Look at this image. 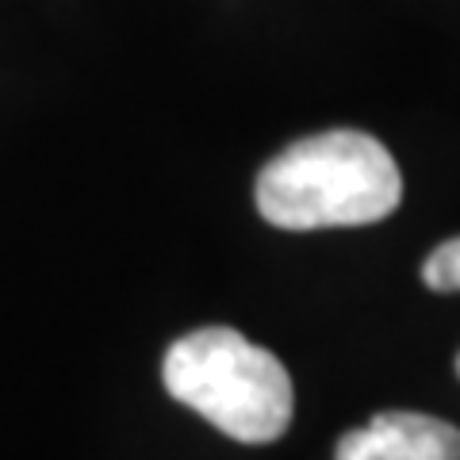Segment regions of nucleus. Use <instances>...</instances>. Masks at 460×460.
Returning a JSON list of instances; mask_svg holds the SVG:
<instances>
[{
	"label": "nucleus",
	"mask_w": 460,
	"mask_h": 460,
	"mask_svg": "<svg viewBox=\"0 0 460 460\" xmlns=\"http://www.w3.org/2000/svg\"><path fill=\"white\" fill-rule=\"evenodd\" d=\"M162 380L172 399L242 445H269L292 426L296 395L288 368L230 326L177 338L162 361Z\"/></svg>",
	"instance_id": "obj_2"
},
{
	"label": "nucleus",
	"mask_w": 460,
	"mask_h": 460,
	"mask_svg": "<svg viewBox=\"0 0 460 460\" xmlns=\"http://www.w3.org/2000/svg\"><path fill=\"white\" fill-rule=\"evenodd\" d=\"M456 376H460V357H456Z\"/></svg>",
	"instance_id": "obj_5"
},
{
	"label": "nucleus",
	"mask_w": 460,
	"mask_h": 460,
	"mask_svg": "<svg viewBox=\"0 0 460 460\" xmlns=\"http://www.w3.org/2000/svg\"><path fill=\"white\" fill-rule=\"evenodd\" d=\"M402 199L392 150L365 131H323L280 150L257 177V211L280 230L365 226Z\"/></svg>",
	"instance_id": "obj_1"
},
{
	"label": "nucleus",
	"mask_w": 460,
	"mask_h": 460,
	"mask_svg": "<svg viewBox=\"0 0 460 460\" xmlns=\"http://www.w3.org/2000/svg\"><path fill=\"white\" fill-rule=\"evenodd\" d=\"M334 460H460V429L419 411H384L349 429Z\"/></svg>",
	"instance_id": "obj_3"
},
{
	"label": "nucleus",
	"mask_w": 460,
	"mask_h": 460,
	"mask_svg": "<svg viewBox=\"0 0 460 460\" xmlns=\"http://www.w3.org/2000/svg\"><path fill=\"white\" fill-rule=\"evenodd\" d=\"M422 284L429 292H460V238L441 242L422 261Z\"/></svg>",
	"instance_id": "obj_4"
}]
</instances>
